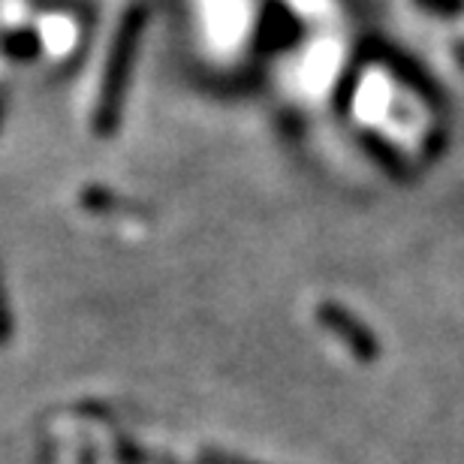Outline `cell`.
Masks as SVG:
<instances>
[{"label": "cell", "instance_id": "obj_1", "mask_svg": "<svg viewBox=\"0 0 464 464\" xmlns=\"http://www.w3.org/2000/svg\"><path fill=\"white\" fill-rule=\"evenodd\" d=\"M145 34V9L133 6L124 15V22L118 27L112 54L106 63V79L100 88V106H97V133L109 136L121 121V106H124V94L130 85V70H133L139 40Z\"/></svg>", "mask_w": 464, "mask_h": 464}, {"label": "cell", "instance_id": "obj_2", "mask_svg": "<svg viewBox=\"0 0 464 464\" xmlns=\"http://www.w3.org/2000/svg\"><path fill=\"white\" fill-rule=\"evenodd\" d=\"M320 320L326 323L332 332H338L341 338H347V344L356 353H362V356H371V353H374V341H371L368 329L353 320L344 308H338V304H323Z\"/></svg>", "mask_w": 464, "mask_h": 464}, {"label": "cell", "instance_id": "obj_3", "mask_svg": "<svg viewBox=\"0 0 464 464\" xmlns=\"http://www.w3.org/2000/svg\"><path fill=\"white\" fill-rule=\"evenodd\" d=\"M4 106H6V100H4V94H0V118H4Z\"/></svg>", "mask_w": 464, "mask_h": 464}]
</instances>
